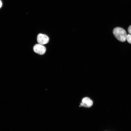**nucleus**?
I'll list each match as a JSON object with an SVG mask.
<instances>
[{"label":"nucleus","mask_w":131,"mask_h":131,"mask_svg":"<svg viewBox=\"0 0 131 131\" xmlns=\"http://www.w3.org/2000/svg\"><path fill=\"white\" fill-rule=\"evenodd\" d=\"M2 6V3L1 0H0V8Z\"/></svg>","instance_id":"obj_8"},{"label":"nucleus","mask_w":131,"mask_h":131,"mask_svg":"<svg viewBox=\"0 0 131 131\" xmlns=\"http://www.w3.org/2000/svg\"><path fill=\"white\" fill-rule=\"evenodd\" d=\"M128 31L129 33L131 34V25L130 26L128 27Z\"/></svg>","instance_id":"obj_7"},{"label":"nucleus","mask_w":131,"mask_h":131,"mask_svg":"<svg viewBox=\"0 0 131 131\" xmlns=\"http://www.w3.org/2000/svg\"><path fill=\"white\" fill-rule=\"evenodd\" d=\"M93 104V102L91 100L89 103L87 104L83 103H80V106H83L87 108H90L91 107Z\"/></svg>","instance_id":"obj_4"},{"label":"nucleus","mask_w":131,"mask_h":131,"mask_svg":"<svg viewBox=\"0 0 131 131\" xmlns=\"http://www.w3.org/2000/svg\"><path fill=\"white\" fill-rule=\"evenodd\" d=\"M126 40L129 43L131 44V35L128 34L127 35Z\"/></svg>","instance_id":"obj_6"},{"label":"nucleus","mask_w":131,"mask_h":131,"mask_svg":"<svg viewBox=\"0 0 131 131\" xmlns=\"http://www.w3.org/2000/svg\"><path fill=\"white\" fill-rule=\"evenodd\" d=\"M90 99L88 97H85L83 98L82 100V103L87 104L89 103L90 101Z\"/></svg>","instance_id":"obj_5"},{"label":"nucleus","mask_w":131,"mask_h":131,"mask_svg":"<svg viewBox=\"0 0 131 131\" xmlns=\"http://www.w3.org/2000/svg\"><path fill=\"white\" fill-rule=\"evenodd\" d=\"M114 35L117 39L122 42L125 41L126 39L127 34L125 31L120 27H116L113 30Z\"/></svg>","instance_id":"obj_1"},{"label":"nucleus","mask_w":131,"mask_h":131,"mask_svg":"<svg viewBox=\"0 0 131 131\" xmlns=\"http://www.w3.org/2000/svg\"><path fill=\"white\" fill-rule=\"evenodd\" d=\"M33 49L35 53L40 55L44 54L46 50L45 46L39 44L35 45L34 46Z\"/></svg>","instance_id":"obj_3"},{"label":"nucleus","mask_w":131,"mask_h":131,"mask_svg":"<svg viewBox=\"0 0 131 131\" xmlns=\"http://www.w3.org/2000/svg\"><path fill=\"white\" fill-rule=\"evenodd\" d=\"M37 41L39 44L43 45L48 43L49 38L48 36L45 34H40L37 36Z\"/></svg>","instance_id":"obj_2"}]
</instances>
